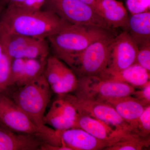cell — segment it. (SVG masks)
Here are the masks:
<instances>
[{
  "label": "cell",
  "instance_id": "obj_1",
  "mask_svg": "<svg viewBox=\"0 0 150 150\" xmlns=\"http://www.w3.org/2000/svg\"><path fill=\"white\" fill-rule=\"evenodd\" d=\"M1 14L0 28L10 33L33 38L47 39L71 24L47 9L30 12L8 6Z\"/></svg>",
  "mask_w": 150,
  "mask_h": 150
},
{
  "label": "cell",
  "instance_id": "obj_2",
  "mask_svg": "<svg viewBox=\"0 0 150 150\" xmlns=\"http://www.w3.org/2000/svg\"><path fill=\"white\" fill-rule=\"evenodd\" d=\"M110 32L102 28L69 24L47 39L54 56L67 64L94 41Z\"/></svg>",
  "mask_w": 150,
  "mask_h": 150
},
{
  "label": "cell",
  "instance_id": "obj_3",
  "mask_svg": "<svg viewBox=\"0 0 150 150\" xmlns=\"http://www.w3.org/2000/svg\"><path fill=\"white\" fill-rule=\"evenodd\" d=\"M51 91L43 74L23 86L19 87L12 100L40 129L49 128L43 123L45 111L50 101Z\"/></svg>",
  "mask_w": 150,
  "mask_h": 150
},
{
  "label": "cell",
  "instance_id": "obj_4",
  "mask_svg": "<svg viewBox=\"0 0 150 150\" xmlns=\"http://www.w3.org/2000/svg\"><path fill=\"white\" fill-rule=\"evenodd\" d=\"M115 36L111 32L94 41L67 64L78 78L98 76L107 68L110 49Z\"/></svg>",
  "mask_w": 150,
  "mask_h": 150
},
{
  "label": "cell",
  "instance_id": "obj_5",
  "mask_svg": "<svg viewBox=\"0 0 150 150\" xmlns=\"http://www.w3.org/2000/svg\"><path fill=\"white\" fill-rule=\"evenodd\" d=\"M0 124L12 131L36 136L44 143L56 145V130L40 129L12 100L0 93Z\"/></svg>",
  "mask_w": 150,
  "mask_h": 150
},
{
  "label": "cell",
  "instance_id": "obj_6",
  "mask_svg": "<svg viewBox=\"0 0 150 150\" xmlns=\"http://www.w3.org/2000/svg\"><path fill=\"white\" fill-rule=\"evenodd\" d=\"M74 92L78 99L103 101L109 98L131 96L135 88L128 84L107 80L98 76L78 78Z\"/></svg>",
  "mask_w": 150,
  "mask_h": 150
},
{
  "label": "cell",
  "instance_id": "obj_7",
  "mask_svg": "<svg viewBox=\"0 0 150 150\" xmlns=\"http://www.w3.org/2000/svg\"><path fill=\"white\" fill-rule=\"evenodd\" d=\"M45 6L71 24L111 28L92 7L80 0H48Z\"/></svg>",
  "mask_w": 150,
  "mask_h": 150
},
{
  "label": "cell",
  "instance_id": "obj_8",
  "mask_svg": "<svg viewBox=\"0 0 150 150\" xmlns=\"http://www.w3.org/2000/svg\"><path fill=\"white\" fill-rule=\"evenodd\" d=\"M57 95L48 112L44 115L43 124L59 131L74 128L79 113L76 97L71 93Z\"/></svg>",
  "mask_w": 150,
  "mask_h": 150
},
{
  "label": "cell",
  "instance_id": "obj_9",
  "mask_svg": "<svg viewBox=\"0 0 150 150\" xmlns=\"http://www.w3.org/2000/svg\"><path fill=\"white\" fill-rule=\"evenodd\" d=\"M43 74L52 91L57 95L74 93L77 87L74 72L55 56L47 58Z\"/></svg>",
  "mask_w": 150,
  "mask_h": 150
},
{
  "label": "cell",
  "instance_id": "obj_10",
  "mask_svg": "<svg viewBox=\"0 0 150 150\" xmlns=\"http://www.w3.org/2000/svg\"><path fill=\"white\" fill-rule=\"evenodd\" d=\"M76 104L79 113L96 118L117 131L131 134L129 123L124 121L115 109L107 103L77 98Z\"/></svg>",
  "mask_w": 150,
  "mask_h": 150
},
{
  "label": "cell",
  "instance_id": "obj_11",
  "mask_svg": "<svg viewBox=\"0 0 150 150\" xmlns=\"http://www.w3.org/2000/svg\"><path fill=\"white\" fill-rule=\"evenodd\" d=\"M139 48L126 30L113 39L106 69L118 71L136 63Z\"/></svg>",
  "mask_w": 150,
  "mask_h": 150
},
{
  "label": "cell",
  "instance_id": "obj_12",
  "mask_svg": "<svg viewBox=\"0 0 150 150\" xmlns=\"http://www.w3.org/2000/svg\"><path fill=\"white\" fill-rule=\"evenodd\" d=\"M56 131L60 146L71 150H103L109 145L79 128Z\"/></svg>",
  "mask_w": 150,
  "mask_h": 150
},
{
  "label": "cell",
  "instance_id": "obj_13",
  "mask_svg": "<svg viewBox=\"0 0 150 150\" xmlns=\"http://www.w3.org/2000/svg\"><path fill=\"white\" fill-rule=\"evenodd\" d=\"M74 128L83 129L109 145L134 136L115 130L102 121L82 113H78Z\"/></svg>",
  "mask_w": 150,
  "mask_h": 150
},
{
  "label": "cell",
  "instance_id": "obj_14",
  "mask_svg": "<svg viewBox=\"0 0 150 150\" xmlns=\"http://www.w3.org/2000/svg\"><path fill=\"white\" fill-rule=\"evenodd\" d=\"M43 143L36 136L15 132L0 124V150H40Z\"/></svg>",
  "mask_w": 150,
  "mask_h": 150
},
{
  "label": "cell",
  "instance_id": "obj_15",
  "mask_svg": "<svg viewBox=\"0 0 150 150\" xmlns=\"http://www.w3.org/2000/svg\"><path fill=\"white\" fill-rule=\"evenodd\" d=\"M94 10L110 28L127 27L129 17L121 2L117 0H96Z\"/></svg>",
  "mask_w": 150,
  "mask_h": 150
},
{
  "label": "cell",
  "instance_id": "obj_16",
  "mask_svg": "<svg viewBox=\"0 0 150 150\" xmlns=\"http://www.w3.org/2000/svg\"><path fill=\"white\" fill-rule=\"evenodd\" d=\"M98 76L107 80L128 84L141 88L150 81V72L137 63L118 71L105 69Z\"/></svg>",
  "mask_w": 150,
  "mask_h": 150
},
{
  "label": "cell",
  "instance_id": "obj_17",
  "mask_svg": "<svg viewBox=\"0 0 150 150\" xmlns=\"http://www.w3.org/2000/svg\"><path fill=\"white\" fill-rule=\"evenodd\" d=\"M103 101L111 105L121 118L129 124L136 121L149 105L132 96L109 98Z\"/></svg>",
  "mask_w": 150,
  "mask_h": 150
},
{
  "label": "cell",
  "instance_id": "obj_18",
  "mask_svg": "<svg viewBox=\"0 0 150 150\" xmlns=\"http://www.w3.org/2000/svg\"><path fill=\"white\" fill-rule=\"evenodd\" d=\"M126 29L139 48L150 45V11L132 14Z\"/></svg>",
  "mask_w": 150,
  "mask_h": 150
},
{
  "label": "cell",
  "instance_id": "obj_19",
  "mask_svg": "<svg viewBox=\"0 0 150 150\" xmlns=\"http://www.w3.org/2000/svg\"><path fill=\"white\" fill-rule=\"evenodd\" d=\"M33 38L10 33L0 28L3 50L12 59L22 58L25 49Z\"/></svg>",
  "mask_w": 150,
  "mask_h": 150
},
{
  "label": "cell",
  "instance_id": "obj_20",
  "mask_svg": "<svg viewBox=\"0 0 150 150\" xmlns=\"http://www.w3.org/2000/svg\"><path fill=\"white\" fill-rule=\"evenodd\" d=\"M47 58L25 59L23 74L16 86H23L43 74Z\"/></svg>",
  "mask_w": 150,
  "mask_h": 150
},
{
  "label": "cell",
  "instance_id": "obj_21",
  "mask_svg": "<svg viewBox=\"0 0 150 150\" xmlns=\"http://www.w3.org/2000/svg\"><path fill=\"white\" fill-rule=\"evenodd\" d=\"M46 39L33 38L25 49L22 58L47 59L49 54V44Z\"/></svg>",
  "mask_w": 150,
  "mask_h": 150
},
{
  "label": "cell",
  "instance_id": "obj_22",
  "mask_svg": "<svg viewBox=\"0 0 150 150\" xmlns=\"http://www.w3.org/2000/svg\"><path fill=\"white\" fill-rule=\"evenodd\" d=\"M150 139H142L137 136L130 137L111 144L104 148L105 150H141L148 149Z\"/></svg>",
  "mask_w": 150,
  "mask_h": 150
},
{
  "label": "cell",
  "instance_id": "obj_23",
  "mask_svg": "<svg viewBox=\"0 0 150 150\" xmlns=\"http://www.w3.org/2000/svg\"><path fill=\"white\" fill-rule=\"evenodd\" d=\"M131 134L142 139H150V105L136 121L129 124Z\"/></svg>",
  "mask_w": 150,
  "mask_h": 150
},
{
  "label": "cell",
  "instance_id": "obj_24",
  "mask_svg": "<svg viewBox=\"0 0 150 150\" xmlns=\"http://www.w3.org/2000/svg\"><path fill=\"white\" fill-rule=\"evenodd\" d=\"M12 60L3 50L0 60V93L7 88Z\"/></svg>",
  "mask_w": 150,
  "mask_h": 150
},
{
  "label": "cell",
  "instance_id": "obj_25",
  "mask_svg": "<svg viewBox=\"0 0 150 150\" xmlns=\"http://www.w3.org/2000/svg\"><path fill=\"white\" fill-rule=\"evenodd\" d=\"M25 62V59L23 58L13 59L7 87L16 85L21 78L23 74Z\"/></svg>",
  "mask_w": 150,
  "mask_h": 150
},
{
  "label": "cell",
  "instance_id": "obj_26",
  "mask_svg": "<svg viewBox=\"0 0 150 150\" xmlns=\"http://www.w3.org/2000/svg\"><path fill=\"white\" fill-rule=\"evenodd\" d=\"M126 4L132 14L150 11V0H126Z\"/></svg>",
  "mask_w": 150,
  "mask_h": 150
},
{
  "label": "cell",
  "instance_id": "obj_27",
  "mask_svg": "<svg viewBox=\"0 0 150 150\" xmlns=\"http://www.w3.org/2000/svg\"><path fill=\"white\" fill-rule=\"evenodd\" d=\"M136 63L150 72V45L139 48Z\"/></svg>",
  "mask_w": 150,
  "mask_h": 150
},
{
  "label": "cell",
  "instance_id": "obj_28",
  "mask_svg": "<svg viewBox=\"0 0 150 150\" xmlns=\"http://www.w3.org/2000/svg\"><path fill=\"white\" fill-rule=\"evenodd\" d=\"M47 1L48 0H25L20 6L16 7L28 11H37L42 10Z\"/></svg>",
  "mask_w": 150,
  "mask_h": 150
},
{
  "label": "cell",
  "instance_id": "obj_29",
  "mask_svg": "<svg viewBox=\"0 0 150 150\" xmlns=\"http://www.w3.org/2000/svg\"><path fill=\"white\" fill-rule=\"evenodd\" d=\"M139 90H135L132 96L147 105H150V81H149Z\"/></svg>",
  "mask_w": 150,
  "mask_h": 150
},
{
  "label": "cell",
  "instance_id": "obj_30",
  "mask_svg": "<svg viewBox=\"0 0 150 150\" xmlns=\"http://www.w3.org/2000/svg\"><path fill=\"white\" fill-rule=\"evenodd\" d=\"M40 150H71L69 148L65 146H54L49 144L47 143H42L40 146Z\"/></svg>",
  "mask_w": 150,
  "mask_h": 150
},
{
  "label": "cell",
  "instance_id": "obj_31",
  "mask_svg": "<svg viewBox=\"0 0 150 150\" xmlns=\"http://www.w3.org/2000/svg\"><path fill=\"white\" fill-rule=\"evenodd\" d=\"M6 6H18L22 4L25 0H3Z\"/></svg>",
  "mask_w": 150,
  "mask_h": 150
},
{
  "label": "cell",
  "instance_id": "obj_32",
  "mask_svg": "<svg viewBox=\"0 0 150 150\" xmlns=\"http://www.w3.org/2000/svg\"><path fill=\"white\" fill-rule=\"evenodd\" d=\"M80 1L84 3L85 4H87L89 6H91V7L94 9L95 3L96 0H80Z\"/></svg>",
  "mask_w": 150,
  "mask_h": 150
},
{
  "label": "cell",
  "instance_id": "obj_33",
  "mask_svg": "<svg viewBox=\"0 0 150 150\" xmlns=\"http://www.w3.org/2000/svg\"><path fill=\"white\" fill-rule=\"evenodd\" d=\"M6 5L3 0H0V15L2 12L3 11L6 7Z\"/></svg>",
  "mask_w": 150,
  "mask_h": 150
},
{
  "label": "cell",
  "instance_id": "obj_34",
  "mask_svg": "<svg viewBox=\"0 0 150 150\" xmlns=\"http://www.w3.org/2000/svg\"><path fill=\"white\" fill-rule=\"evenodd\" d=\"M2 51V46L1 43V40H0V60H1V56Z\"/></svg>",
  "mask_w": 150,
  "mask_h": 150
},
{
  "label": "cell",
  "instance_id": "obj_35",
  "mask_svg": "<svg viewBox=\"0 0 150 150\" xmlns=\"http://www.w3.org/2000/svg\"></svg>",
  "mask_w": 150,
  "mask_h": 150
}]
</instances>
